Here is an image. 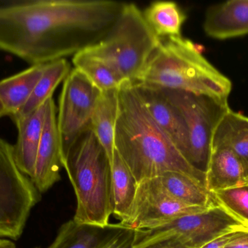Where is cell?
<instances>
[{
    "label": "cell",
    "mask_w": 248,
    "mask_h": 248,
    "mask_svg": "<svg viewBox=\"0 0 248 248\" xmlns=\"http://www.w3.org/2000/svg\"><path fill=\"white\" fill-rule=\"evenodd\" d=\"M124 6L110 0L0 2V50L31 66L74 55L104 39Z\"/></svg>",
    "instance_id": "6da1fadb"
},
{
    "label": "cell",
    "mask_w": 248,
    "mask_h": 248,
    "mask_svg": "<svg viewBox=\"0 0 248 248\" xmlns=\"http://www.w3.org/2000/svg\"><path fill=\"white\" fill-rule=\"evenodd\" d=\"M119 111L115 149L137 183L165 172L183 173L206 187L205 173L191 165L141 101L135 86L124 83L119 90Z\"/></svg>",
    "instance_id": "7a4b0ae2"
},
{
    "label": "cell",
    "mask_w": 248,
    "mask_h": 248,
    "mask_svg": "<svg viewBox=\"0 0 248 248\" xmlns=\"http://www.w3.org/2000/svg\"><path fill=\"white\" fill-rule=\"evenodd\" d=\"M136 83L222 100H228L232 89L231 80L182 36L160 39Z\"/></svg>",
    "instance_id": "3957f363"
},
{
    "label": "cell",
    "mask_w": 248,
    "mask_h": 248,
    "mask_svg": "<svg viewBox=\"0 0 248 248\" xmlns=\"http://www.w3.org/2000/svg\"><path fill=\"white\" fill-rule=\"evenodd\" d=\"M77 198L76 223L106 227L113 215L111 163L91 128L62 161Z\"/></svg>",
    "instance_id": "277c9868"
},
{
    "label": "cell",
    "mask_w": 248,
    "mask_h": 248,
    "mask_svg": "<svg viewBox=\"0 0 248 248\" xmlns=\"http://www.w3.org/2000/svg\"><path fill=\"white\" fill-rule=\"evenodd\" d=\"M160 43L143 12L136 4L125 3L107 36L83 50L103 60L125 81L135 84Z\"/></svg>",
    "instance_id": "5b68a950"
},
{
    "label": "cell",
    "mask_w": 248,
    "mask_h": 248,
    "mask_svg": "<svg viewBox=\"0 0 248 248\" xmlns=\"http://www.w3.org/2000/svg\"><path fill=\"white\" fill-rule=\"evenodd\" d=\"M180 112L187 130L189 149L186 160L200 171L208 168L214 132L229 109L228 100L181 90L163 89Z\"/></svg>",
    "instance_id": "8992f818"
},
{
    "label": "cell",
    "mask_w": 248,
    "mask_h": 248,
    "mask_svg": "<svg viewBox=\"0 0 248 248\" xmlns=\"http://www.w3.org/2000/svg\"><path fill=\"white\" fill-rule=\"evenodd\" d=\"M41 193L16 165L13 145L0 137V239L21 237Z\"/></svg>",
    "instance_id": "52a82bcc"
},
{
    "label": "cell",
    "mask_w": 248,
    "mask_h": 248,
    "mask_svg": "<svg viewBox=\"0 0 248 248\" xmlns=\"http://www.w3.org/2000/svg\"><path fill=\"white\" fill-rule=\"evenodd\" d=\"M234 231H248V225L217 203L202 212L180 217L157 228L137 231L133 248L174 239L186 247L201 248L223 234Z\"/></svg>",
    "instance_id": "ba28073f"
},
{
    "label": "cell",
    "mask_w": 248,
    "mask_h": 248,
    "mask_svg": "<svg viewBox=\"0 0 248 248\" xmlns=\"http://www.w3.org/2000/svg\"><path fill=\"white\" fill-rule=\"evenodd\" d=\"M100 93L76 68L71 70L64 80L57 115L62 164L71 147L91 127Z\"/></svg>",
    "instance_id": "9c48e42d"
},
{
    "label": "cell",
    "mask_w": 248,
    "mask_h": 248,
    "mask_svg": "<svg viewBox=\"0 0 248 248\" xmlns=\"http://www.w3.org/2000/svg\"><path fill=\"white\" fill-rule=\"evenodd\" d=\"M208 208L192 206L176 200L148 179L138 183L129 216L122 224L137 231L151 230Z\"/></svg>",
    "instance_id": "30bf717a"
},
{
    "label": "cell",
    "mask_w": 248,
    "mask_h": 248,
    "mask_svg": "<svg viewBox=\"0 0 248 248\" xmlns=\"http://www.w3.org/2000/svg\"><path fill=\"white\" fill-rule=\"evenodd\" d=\"M137 237V230L120 222L98 227L71 219L61 226L47 248H132Z\"/></svg>",
    "instance_id": "8fae6325"
},
{
    "label": "cell",
    "mask_w": 248,
    "mask_h": 248,
    "mask_svg": "<svg viewBox=\"0 0 248 248\" xmlns=\"http://www.w3.org/2000/svg\"><path fill=\"white\" fill-rule=\"evenodd\" d=\"M57 115L58 109L52 97L46 101L42 138L31 179L40 193H45L61 180L62 154Z\"/></svg>",
    "instance_id": "7c38bea8"
},
{
    "label": "cell",
    "mask_w": 248,
    "mask_h": 248,
    "mask_svg": "<svg viewBox=\"0 0 248 248\" xmlns=\"http://www.w3.org/2000/svg\"><path fill=\"white\" fill-rule=\"evenodd\" d=\"M134 84L152 117L186 160L189 149L187 130L177 108L168 99L163 89L140 83Z\"/></svg>",
    "instance_id": "4fadbf2b"
},
{
    "label": "cell",
    "mask_w": 248,
    "mask_h": 248,
    "mask_svg": "<svg viewBox=\"0 0 248 248\" xmlns=\"http://www.w3.org/2000/svg\"><path fill=\"white\" fill-rule=\"evenodd\" d=\"M203 29L207 36L227 39L248 34V0H230L210 6Z\"/></svg>",
    "instance_id": "5bb4252c"
},
{
    "label": "cell",
    "mask_w": 248,
    "mask_h": 248,
    "mask_svg": "<svg viewBox=\"0 0 248 248\" xmlns=\"http://www.w3.org/2000/svg\"><path fill=\"white\" fill-rule=\"evenodd\" d=\"M46 103L29 116L13 120L18 133L17 142L13 145L15 161L19 170L30 179L34 171L36 155L42 138Z\"/></svg>",
    "instance_id": "9a60e30c"
},
{
    "label": "cell",
    "mask_w": 248,
    "mask_h": 248,
    "mask_svg": "<svg viewBox=\"0 0 248 248\" xmlns=\"http://www.w3.org/2000/svg\"><path fill=\"white\" fill-rule=\"evenodd\" d=\"M205 182L211 193L248 184L241 162L227 147H214L211 149Z\"/></svg>",
    "instance_id": "2e32d148"
},
{
    "label": "cell",
    "mask_w": 248,
    "mask_h": 248,
    "mask_svg": "<svg viewBox=\"0 0 248 248\" xmlns=\"http://www.w3.org/2000/svg\"><path fill=\"white\" fill-rule=\"evenodd\" d=\"M150 180L169 197L186 205L205 208L217 205L205 186L183 173L165 172Z\"/></svg>",
    "instance_id": "e0dca14e"
},
{
    "label": "cell",
    "mask_w": 248,
    "mask_h": 248,
    "mask_svg": "<svg viewBox=\"0 0 248 248\" xmlns=\"http://www.w3.org/2000/svg\"><path fill=\"white\" fill-rule=\"evenodd\" d=\"M45 65L31 66L24 71L0 80V100L7 116L13 118L24 107L43 74Z\"/></svg>",
    "instance_id": "ac0fdd59"
},
{
    "label": "cell",
    "mask_w": 248,
    "mask_h": 248,
    "mask_svg": "<svg viewBox=\"0 0 248 248\" xmlns=\"http://www.w3.org/2000/svg\"><path fill=\"white\" fill-rule=\"evenodd\" d=\"M214 147H227L231 149L241 162L248 181V116L229 109L214 132Z\"/></svg>",
    "instance_id": "d6986e66"
},
{
    "label": "cell",
    "mask_w": 248,
    "mask_h": 248,
    "mask_svg": "<svg viewBox=\"0 0 248 248\" xmlns=\"http://www.w3.org/2000/svg\"><path fill=\"white\" fill-rule=\"evenodd\" d=\"M119 111V90L101 92L93 112L90 127L106 150L111 164Z\"/></svg>",
    "instance_id": "ffe728a7"
},
{
    "label": "cell",
    "mask_w": 248,
    "mask_h": 248,
    "mask_svg": "<svg viewBox=\"0 0 248 248\" xmlns=\"http://www.w3.org/2000/svg\"><path fill=\"white\" fill-rule=\"evenodd\" d=\"M111 184L113 214L124 224L129 216L138 183L116 149L111 164Z\"/></svg>",
    "instance_id": "44dd1931"
},
{
    "label": "cell",
    "mask_w": 248,
    "mask_h": 248,
    "mask_svg": "<svg viewBox=\"0 0 248 248\" xmlns=\"http://www.w3.org/2000/svg\"><path fill=\"white\" fill-rule=\"evenodd\" d=\"M71 71V64L65 58L45 64L43 74L36 84L31 96L24 107L11 118L13 121L17 118L29 116L45 104L52 97L60 83L65 80Z\"/></svg>",
    "instance_id": "7402d4cb"
},
{
    "label": "cell",
    "mask_w": 248,
    "mask_h": 248,
    "mask_svg": "<svg viewBox=\"0 0 248 248\" xmlns=\"http://www.w3.org/2000/svg\"><path fill=\"white\" fill-rule=\"evenodd\" d=\"M143 15L150 29L160 39L182 36L181 31L186 16L174 1L152 2Z\"/></svg>",
    "instance_id": "603a6c76"
},
{
    "label": "cell",
    "mask_w": 248,
    "mask_h": 248,
    "mask_svg": "<svg viewBox=\"0 0 248 248\" xmlns=\"http://www.w3.org/2000/svg\"><path fill=\"white\" fill-rule=\"evenodd\" d=\"M72 61L74 68L85 76L100 92L119 90L124 83H128L110 65L85 51L75 54Z\"/></svg>",
    "instance_id": "cb8c5ba5"
},
{
    "label": "cell",
    "mask_w": 248,
    "mask_h": 248,
    "mask_svg": "<svg viewBox=\"0 0 248 248\" xmlns=\"http://www.w3.org/2000/svg\"><path fill=\"white\" fill-rule=\"evenodd\" d=\"M211 194L218 205L248 225V184Z\"/></svg>",
    "instance_id": "d4e9b609"
},
{
    "label": "cell",
    "mask_w": 248,
    "mask_h": 248,
    "mask_svg": "<svg viewBox=\"0 0 248 248\" xmlns=\"http://www.w3.org/2000/svg\"><path fill=\"white\" fill-rule=\"evenodd\" d=\"M245 232H248V231H230V232L223 234L221 237L212 240L201 248H226L230 243L234 241L235 239L240 237Z\"/></svg>",
    "instance_id": "484cf974"
},
{
    "label": "cell",
    "mask_w": 248,
    "mask_h": 248,
    "mask_svg": "<svg viewBox=\"0 0 248 248\" xmlns=\"http://www.w3.org/2000/svg\"><path fill=\"white\" fill-rule=\"evenodd\" d=\"M137 248H189L174 239H166Z\"/></svg>",
    "instance_id": "4316f807"
},
{
    "label": "cell",
    "mask_w": 248,
    "mask_h": 248,
    "mask_svg": "<svg viewBox=\"0 0 248 248\" xmlns=\"http://www.w3.org/2000/svg\"><path fill=\"white\" fill-rule=\"evenodd\" d=\"M226 248H248V232L243 233Z\"/></svg>",
    "instance_id": "83f0119b"
},
{
    "label": "cell",
    "mask_w": 248,
    "mask_h": 248,
    "mask_svg": "<svg viewBox=\"0 0 248 248\" xmlns=\"http://www.w3.org/2000/svg\"><path fill=\"white\" fill-rule=\"evenodd\" d=\"M0 248H17V247L11 240L0 239Z\"/></svg>",
    "instance_id": "f1b7e54d"
},
{
    "label": "cell",
    "mask_w": 248,
    "mask_h": 248,
    "mask_svg": "<svg viewBox=\"0 0 248 248\" xmlns=\"http://www.w3.org/2000/svg\"><path fill=\"white\" fill-rule=\"evenodd\" d=\"M6 116H7V113H6L5 109L0 100V119Z\"/></svg>",
    "instance_id": "f546056e"
}]
</instances>
